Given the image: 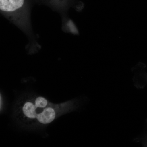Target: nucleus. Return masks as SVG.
Instances as JSON below:
<instances>
[{"instance_id": "f257e3e1", "label": "nucleus", "mask_w": 147, "mask_h": 147, "mask_svg": "<svg viewBox=\"0 0 147 147\" xmlns=\"http://www.w3.org/2000/svg\"><path fill=\"white\" fill-rule=\"evenodd\" d=\"M24 115L28 119H36L42 124L52 123L57 117V111L54 106L42 96L24 103L22 108Z\"/></svg>"}, {"instance_id": "f03ea898", "label": "nucleus", "mask_w": 147, "mask_h": 147, "mask_svg": "<svg viewBox=\"0 0 147 147\" xmlns=\"http://www.w3.org/2000/svg\"><path fill=\"white\" fill-rule=\"evenodd\" d=\"M24 0H0V9L3 12H12L21 8Z\"/></svg>"}]
</instances>
